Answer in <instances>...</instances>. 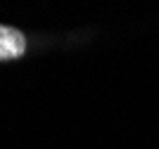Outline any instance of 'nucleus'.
<instances>
[{
	"mask_svg": "<svg viewBox=\"0 0 159 149\" xmlns=\"http://www.w3.org/2000/svg\"><path fill=\"white\" fill-rule=\"evenodd\" d=\"M24 50H26L24 33L12 28V26H0V62L21 57Z\"/></svg>",
	"mask_w": 159,
	"mask_h": 149,
	"instance_id": "obj_1",
	"label": "nucleus"
}]
</instances>
